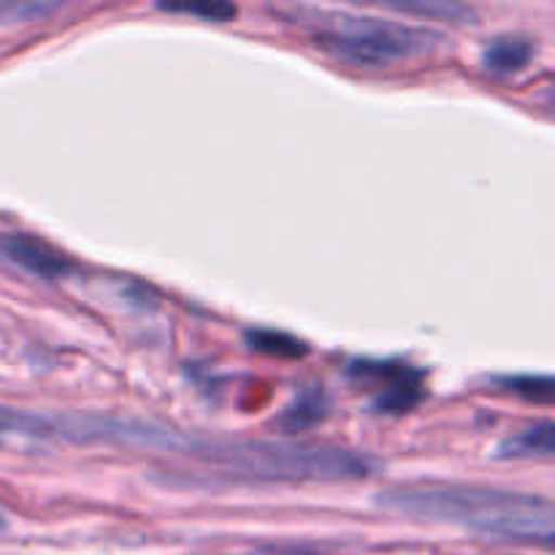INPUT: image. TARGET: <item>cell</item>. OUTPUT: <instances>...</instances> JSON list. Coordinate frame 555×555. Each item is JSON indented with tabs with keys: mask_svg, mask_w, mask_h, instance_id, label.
Instances as JSON below:
<instances>
[{
	"mask_svg": "<svg viewBox=\"0 0 555 555\" xmlns=\"http://www.w3.org/2000/svg\"><path fill=\"white\" fill-rule=\"evenodd\" d=\"M379 509L428 524H448L472 534L504 542H534L551 547L555 540V507L551 499L531 493L499 491L477 486H415L385 488L374 496Z\"/></svg>",
	"mask_w": 555,
	"mask_h": 555,
	"instance_id": "6da1fadb",
	"label": "cell"
},
{
	"mask_svg": "<svg viewBox=\"0 0 555 555\" xmlns=\"http://www.w3.org/2000/svg\"><path fill=\"white\" fill-rule=\"evenodd\" d=\"M188 455L249 482H345L377 472V461L350 448L276 439L190 437Z\"/></svg>",
	"mask_w": 555,
	"mask_h": 555,
	"instance_id": "7a4b0ae2",
	"label": "cell"
},
{
	"mask_svg": "<svg viewBox=\"0 0 555 555\" xmlns=\"http://www.w3.org/2000/svg\"><path fill=\"white\" fill-rule=\"evenodd\" d=\"M312 30V41L320 52L347 65L388 68V65L421 60L442 49L444 38L426 27L404 25L377 16H350L312 11V20H298Z\"/></svg>",
	"mask_w": 555,
	"mask_h": 555,
	"instance_id": "3957f363",
	"label": "cell"
},
{
	"mask_svg": "<svg viewBox=\"0 0 555 555\" xmlns=\"http://www.w3.org/2000/svg\"><path fill=\"white\" fill-rule=\"evenodd\" d=\"M0 258L43 282H57L76 274V263L68 255L27 233H0Z\"/></svg>",
	"mask_w": 555,
	"mask_h": 555,
	"instance_id": "277c9868",
	"label": "cell"
},
{
	"mask_svg": "<svg viewBox=\"0 0 555 555\" xmlns=\"http://www.w3.org/2000/svg\"><path fill=\"white\" fill-rule=\"evenodd\" d=\"M11 444H57V412L0 404V448Z\"/></svg>",
	"mask_w": 555,
	"mask_h": 555,
	"instance_id": "5b68a950",
	"label": "cell"
},
{
	"mask_svg": "<svg viewBox=\"0 0 555 555\" xmlns=\"http://www.w3.org/2000/svg\"><path fill=\"white\" fill-rule=\"evenodd\" d=\"M379 377H385L383 388L374 393L372 410L379 415H404L415 410L423 399V374L410 366H383L374 363Z\"/></svg>",
	"mask_w": 555,
	"mask_h": 555,
	"instance_id": "8992f818",
	"label": "cell"
},
{
	"mask_svg": "<svg viewBox=\"0 0 555 555\" xmlns=\"http://www.w3.org/2000/svg\"><path fill=\"white\" fill-rule=\"evenodd\" d=\"M331 399L323 388H304L293 396L291 404L280 412L276 417V431L296 437V434H307L318 428L320 423L328 417Z\"/></svg>",
	"mask_w": 555,
	"mask_h": 555,
	"instance_id": "52a82bcc",
	"label": "cell"
},
{
	"mask_svg": "<svg viewBox=\"0 0 555 555\" xmlns=\"http://www.w3.org/2000/svg\"><path fill=\"white\" fill-rule=\"evenodd\" d=\"M555 453V426L553 421L531 423V426L520 428L513 437L502 439L493 448V459L496 461H513V459H542L547 461Z\"/></svg>",
	"mask_w": 555,
	"mask_h": 555,
	"instance_id": "ba28073f",
	"label": "cell"
},
{
	"mask_svg": "<svg viewBox=\"0 0 555 555\" xmlns=\"http://www.w3.org/2000/svg\"><path fill=\"white\" fill-rule=\"evenodd\" d=\"M534 41L524 36H496L482 47V68L493 76H513L534 60Z\"/></svg>",
	"mask_w": 555,
	"mask_h": 555,
	"instance_id": "9c48e42d",
	"label": "cell"
},
{
	"mask_svg": "<svg viewBox=\"0 0 555 555\" xmlns=\"http://www.w3.org/2000/svg\"><path fill=\"white\" fill-rule=\"evenodd\" d=\"M393 14L421 16V20L459 22V25H477V14L464 3H444V0H421V3H385Z\"/></svg>",
	"mask_w": 555,
	"mask_h": 555,
	"instance_id": "30bf717a",
	"label": "cell"
},
{
	"mask_svg": "<svg viewBox=\"0 0 555 555\" xmlns=\"http://www.w3.org/2000/svg\"><path fill=\"white\" fill-rule=\"evenodd\" d=\"M249 350L263 352V356L271 358H285V361H293V358H304L309 352V347L304 341H298L296 336L282 334V331H269V328H253L244 334Z\"/></svg>",
	"mask_w": 555,
	"mask_h": 555,
	"instance_id": "8fae6325",
	"label": "cell"
},
{
	"mask_svg": "<svg viewBox=\"0 0 555 555\" xmlns=\"http://www.w3.org/2000/svg\"><path fill=\"white\" fill-rule=\"evenodd\" d=\"M60 5L54 0H0V25H20V22L43 20L54 14Z\"/></svg>",
	"mask_w": 555,
	"mask_h": 555,
	"instance_id": "7c38bea8",
	"label": "cell"
},
{
	"mask_svg": "<svg viewBox=\"0 0 555 555\" xmlns=\"http://www.w3.org/2000/svg\"><path fill=\"white\" fill-rule=\"evenodd\" d=\"M496 385L507 393L524 396L529 401H540L547 404L553 399V379L551 377H502Z\"/></svg>",
	"mask_w": 555,
	"mask_h": 555,
	"instance_id": "4fadbf2b",
	"label": "cell"
},
{
	"mask_svg": "<svg viewBox=\"0 0 555 555\" xmlns=\"http://www.w3.org/2000/svg\"><path fill=\"white\" fill-rule=\"evenodd\" d=\"M157 9L171 14H193L206 22H228L236 16V5L231 3H157Z\"/></svg>",
	"mask_w": 555,
	"mask_h": 555,
	"instance_id": "5bb4252c",
	"label": "cell"
},
{
	"mask_svg": "<svg viewBox=\"0 0 555 555\" xmlns=\"http://www.w3.org/2000/svg\"><path fill=\"white\" fill-rule=\"evenodd\" d=\"M328 547L320 542H260V545L247 547L238 553H220V555H325Z\"/></svg>",
	"mask_w": 555,
	"mask_h": 555,
	"instance_id": "9a60e30c",
	"label": "cell"
},
{
	"mask_svg": "<svg viewBox=\"0 0 555 555\" xmlns=\"http://www.w3.org/2000/svg\"><path fill=\"white\" fill-rule=\"evenodd\" d=\"M5 526H9V518H5V513H3V509H0V531H3Z\"/></svg>",
	"mask_w": 555,
	"mask_h": 555,
	"instance_id": "2e32d148",
	"label": "cell"
}]
</instances>
